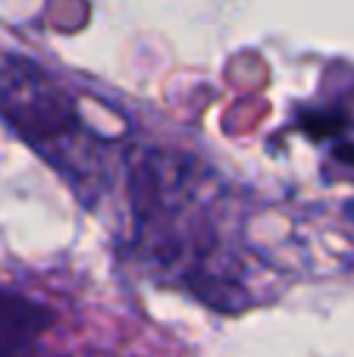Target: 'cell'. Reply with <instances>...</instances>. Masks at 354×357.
Instances as JSON below:
<instances>
[{
	"instance_id": "6da1fadb",
	"label": "cell",
	"mask_w": 354,
	"mask_h": 357,
	"mask_svg": "<svg viewBox=\"0 0 354 357\" xmlns=\"http://www.w3.org/2000/svg\"><path fill=\"white\" fill-rule=\"evenodd\" d=\"M129 254L198 301L242 310L267 282L238 229L229 185L179 151H125Z\"/></svg>"
},
{
	"instance_id": "7a4b0ae2",
	"label": "cell",
	"mask_w": 354,
	"mask_h": 357,
	"mask_svg": "<svg viewBox=\"0 0 354 357\" xmlns=\"http://www.w3.org/2000/svg\"><path fill=\"white\" fill-rule=\"evenodd\" d=\"M0 119L91 201L123 160L110 138L82 119L79 100L35 60L0 47Z\"/></svg>"
},
{
	"instance_id": "3957f363",
	"label": "cell",
	"mask_w": 354,
	"mask_h": 357,
	"mask_svg": "<svg viewBox=\"0 0 354 357\" xmlns=\"http://www.w3.org/2000/svg\"><path fill=\"white\" fill-rule=\"evenodd\" d=\"M56 314L29 295L0 289V357H54Z\"/></svg>"
},
{
	"instance_id": "277c9868",
	"label": "cell",
	"mask_w": 354,
	"mask_h": 357,
	"mask_svg": "<svg viewBox=\"0 0 354 357\" xmlns=\"http://www.w3.org/2000/svg\"><path fill=\"white\" fill-rule=\"evenodd\" d=\"M301 132L330 148V157L342 163L348 173H354V116L342 104H323L311 107L301 116Z\"/></svg>"
},
{
	"instance_id": "5b68a950",
	"label": "cell",
	"mask_w": 354,
	"mask_h": 357,
	"mask_svg": "<svg viewBox=\"0 0 354 357\" xmlns=\"http://www.w3.org/2000/svg\"><path fill=\"white\" fill-rule=\"evenodd\" d=\"M351 216H354V207H351Z\"/></svg>"
}]
</instances>
